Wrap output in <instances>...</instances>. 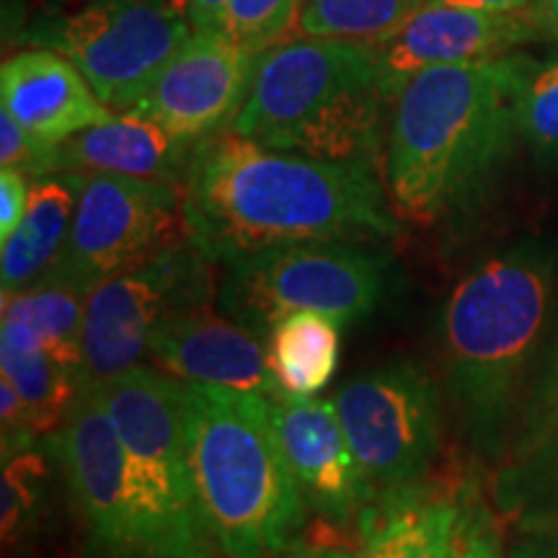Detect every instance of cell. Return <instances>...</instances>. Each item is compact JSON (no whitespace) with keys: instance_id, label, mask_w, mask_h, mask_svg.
Returning a JSON list of instances; mask_svg holds the SVG:
<instances>
[{"instance_id":"1","label":"cell","mask_w":558,"mask_h":558,"mask_svg":"<svg viewBox=\"0 0 558 558\" xmlns=\"http://www.w3.org/2000/svg\"><path fill=\"white\" fill-rule=\"evenodd\" d=\"M181 213L184 235L209 264L295 243H378L401 233L380 171L271 150L230 130L194 150Z\"/></svg>"},{"instance_id":"2","label":"cell","mask_w":558,"mask_h":558,"mask_svg":"<svg viewBox=\"0 0 558 558\" xmlns=\"http://www.w3.org/2000/svg\"><path fill=\"white\" fill-rule=\"evenodd\" d=\"M525 54L439 65L414 75L393 101L383 181L414 226L465 215L512 156Z\"/></svg>"},{"instance_id":"3","label":"cell","mask_w":558,"mask_h":558,"mask_svg":"<svg viewBox=\"0 0 558 558\" xmlns=\"http://www.w3.org/2000/svg\"><path fill=\"white\" fill-rule=\"evenodd\" d=\"M393 107L375 47L290 37L259 54L230 132L264 148L383 173Z\"/></svg>"},{"instance_id":"4","label":"cell","mask_w":558,"mask_h":558,"mask_svg":"<svg viewBox=\"0 0 558 558\" xmlns=\"http://www.w3.org/2000/svg\"><path fill=\"white\" fill-rule=\"evenodd\" d=\"M556 256L525 241L484 259L452 288L439 318L442 365L465 435L501 448L527 362L546 329Z\"/></svg>"},{"instance_id":"5","label":"cell","mask_w":558,"mask_h":558,"mask_svg":"<svg viewBox=\"0 0 558 558\" xmlns=\"http://www.w3.org/2000/svg\"><path fill=\"white\" fill-rule=\"evenodd\" d=\"M184 435L202 512L226 558H275L305 525V499L264 393L184 383Z\"/></svg>"},{"instance_id":"6","label":"cell","mask_w":558,"mask_h":558,"mask_svg":"<svg viewBox=\"0 0 558 558\" xmlns=\"http://www.w3.org/2000/svg\"><path fill=\"white\" fill-rule=\"evenodd\" d=\"M99 390L120 432L140 558H215L184 435V386L137 365Z\"/></svg>"},{"instance_id":"7","label":"cell","mask_w":558,"mask_h":558,"mask_svg":"<svg viewBox=\"0 0 558 558\" xmlns=\"http://www.w3.org/2000/svg\"><path fill=\"white\" fill-rule=\"evenodd\" d=\"M222 267V313L267 339L290 313H320L341 326L369 316L386 288L388 259L365 243H295Z\"/></svg>"},{"instance_id":"8","label":"cell","mask_w":558,"mask_h":558,"mask_svg":"<svg viewBox=\"0 0 558 558\" xmlns=\"http://www.w3.org/2000/svg\"><path fill=\"white\" fill-rule=\"evenodd\" d=\"M192 32L186 11L173 0H86L37 21L29 41L65 54L99 99L122 114L148 94Z\"/></svg>"},{"instance_id":"9","label":"cell","mask_w":558,"mask_h":558,"mask_svg":"<svg viewBox=\"0 0 558 558\" xmlns=\"http://www.w3.org/2000/svg\"><path fill=\"white\" fill-rule=\"evenodd\" d=\"M209 267L184 235L96 284L83 318L81 388L101 386L143 365L153 333L166 318L209 305L215 292Z\"/></svg>"},{"instance_id":"10","label":"cell","mask_w":558,"mask_h":558,"mask_svg":"<svg viewBox=\"0 0 558 558\" xmlns=\"http://www.w3.org/2000/svg\"><path fill=\"white\" fill-rule=\"evenodd\" d=\"M333 407L373 492L407 488L427 473L442 435V401L418 362L357 373L337 390Z\"/></svg>"},{"instance_id":"11","label":"cell","mask_w":558,"mask_h":558,"mask_svg":"<svg viewBox=\"0 0 558 558\" xmlns=\"http://www.w3.org/2000/svg\"><path fill=\"white\" fill-rule=\"evenodd\" d=\"M181 202L184 186L169 181L86 173L65 248L47 275L90 292L179 241Z\"/></svg>"},{"instance_id":"12","label":"cell","mask_w":558,"mask_h":558,"mask_svg":"<svg viewBox=\"0 0 558 558\" xmlns=\"http://www.w3.org/2000/svg\"><path fill=\"white\" fill-rule=\"evenodd\" d=\"M52 442L78 518L81 558H140L120 432L99 390H78Z\"/></svg>"},{"instance_id":"13","label":"cell","mask_w":558,"mask_h":558,"mask_svg":"<svg viewBox=\"0 0 558 558\" xmlns=\"http://www.w3.org/2000/svg\"><path fill=\"white\" fill-rule=\"evenodd\" d=\"M259 52L220 29H194L148 94L130 111L158 122L184 143L220 135L246 101Z\"/></svg>"},{"instance_id":"14","label":"cell","mask_w":558,"mask_h":558,"mask_svg":"<svg viewBox=\"0 0 558 558\" xmlns=\"http://www.w3.org/2000/svg\"><path fill=\"white\" fill-rule=\"evenodd\" d=\"M533 39H541V34L525 11L492 13L427 0L375 52L396 101L422 70L505 58Z\"/></svg>"},{"instance_id":"15","label":"cell","mask_w":558,"mask_h":558,"mask_svg":"<svg viewBox=\"0 0 558 558\" xmlns=\"http://www.w3.org/2000/svg\"><path fill=\"white\" fill-rule=\"evenodd\" d=\"M269 401L284 456L305 505L333 522L352 518L375 492L349 448L333 401L298 399L288 393Z\"/></svg>"},{"instance_id":"16","label":"cell","mask_w":558,"mask_h":558,"mask_svg":"<svg viewBox=\"0 0 558 558\" xmlns=\"http://www.w3.org/2000/svg\"><path fill=\"white\" fill-rule=\"evenodd\" d=\"M148 357L184 383L248 390L269 399L282 396L259 333L233 318L215 316L207 305L166 318L153 333Z\"/></svg>"},{"instance_id":"17","label":"cell","mask_w":558,"mask_h":558,"mask_svg":"<svg viewBox=\"0 0 558 558\" xmlns=\"http://www.w3.org/2000/svg\"><path fill=\"white\" fill-rule=\"evenodd\" d=\"M0 109L47 145L109 122L111 111L65 54L29 47L0 68Z\"/></svg>"},{"instance_id":"18","label":"cell","mask_w":558,"mask_h":558,"mask_svg":"<svg viewBox=\"0 0 558 558\" xmlns=\"http://www.w3.org/2000/svg\"><path fill=\"white\" fill-rule=\"evenodd\" d=\"M197 145L184 143L137 111L68 137L54 148V173H114V177L169 181L184 186Z\"/></svg>"},{"instance_id":"19","label":"cell","mask_w":558,"mask_h":558,"mask_svg":"<svg viewBox=\"0 0 558 558\" xmlns=\"http://www.w3.org/2000/svg\"><path fill=\"white\" fill-rule=\"evenodd\" d=\"M86 173L60 171L32 181L24 220L3 241L0 279L3 292L29 288L54 267L65 248Z\"/></svg>"},{"instance_id":"20","label":"cell","mask_w":558,"mask_h":558,"mask_svg":"<svg viewBox=\"0 0 558 558\" xmlns=\"http://www.w3.org/2000/svg\"><path fill=\"white\" fill-rule=\"evenodd\" d=\"M460 501L427 497L416 488L383 494V505L362 518L360 558H450Z\"/></svg>"},{"instance_id":"21","label":"cell","mask_w":558,"mask_h":558,"mask_svg":"<svg viewBox=\"0 0 558 558\" xmlns=\"http://www.w3.org/2000/svg\"><path fill=\"white\" fill-rule=\"evenodd\" d=\"M0 369L19 390L34 435H54L78 396V378L41 347L24 320L5 316L0 326Z\"/></svg>"},{"instance_id":"22","label":"cell","mask_w":558,"mask_h":558,"mask_svg":"<svg viewBox=\"0 0 558 558\" xmlns=\"http://www.w3.org/2000/svg\"><path fill=\"white\" fill-rule=\"evenodd\" d=\"M339 326L320 313H290L271 326L269 367L282 393L313 399L329 386L339 367Z\"/></svg>"},{"instance_id":"23","label":"cell","mask_w":558,"mask_h":558,"mask_svg":"<svg viewBox=\"0 0 558 558\" xmlns=\"http://www.w3.org/2000/svg\"><path fill=\"white\" fill-rule=\"evenodd\" d=\"M88 292L45 275L29 288L3 292V316L24 320L41 347L78 378L83 362V318ZM81 383V380H78Z\"/></svg>"},{"instance_id":"24","label":"cell","mask_w":558,"mask_h":558,"mask_svg":"<svg viewBox=\"0 0 558 558\" xmlns=\"http://www.w3.org/2000/svg\"><path fill=\"white\" fill-rule=\"evenodd\" d=\"M427 0H308L295 37L378 47Z\"/></svg>"},{"instance_id":"25","label":"cell","mask_w":558,"mask_h":558,"mask_svg":"<svg viewBox=\"0 0 558 558\" xmlns=\"http://www.w3.org/2000/svg\"><path fill=\"white\" fill-rule=\"evenodd\" d=\"M47 481H50V465H47V456L37 450H26L3 460V486H0L3 525L0 530H3L5 550H21L37 535L47 509Z\"/></svg>"},{"instance_id":"26","label":"cell","mask_w":558,"mask_h":558,"mask_svg":"<svg viewBox=\"0 0 558 558\" xmlns=\"http://www.w3.org/2000/svg\"><path fill=\"white\" fill-rule=\"evenodd\" d=\"M518 128L543 163H558V58L527 62L518 94Z\"/></svg>"},{"instance_id":"27","label":"cell","mask_w":558,"mask_h":558,"mask_svg":"<svg viewBox=\"0 0 558 558\" xmlns=\"http://www.w3.org/2000/svg\"><path fill=\"white\" fill-rule=\"evenodd\" d=\"M305 3L308 0H230L218 29L262 54L295 37Z\"/></svg>"},{"instance_id":"28","label":"cell","mask_w":558,"mask_h":558,"mask_svg":"<svg viewBox=\"0 0 558 558\" xmlns=\"http://www.w3.org/2000/svg\"><path fill=\"white\" fill-rule=\"evenodd\" d=\"M54 148L41 143L24 124L13 120L9 111L0 109V166L21 171L24 177L41 179L54 173Z\"/></svg>"},{"instance_id":"29","label":"cell","mask_w":558,"mask_h":558,"mask_svg":"<svg viewBox=\"0 0 558 558\" xmlns=\"http://www.w3.org/2000/svg\"><path fill=\"white\" fill-rule=\"evenodd\" d=\"M450 558H505L497 525L478 499L460 501Z\"/></svg>"},{"instance_id":"30","label":"cell","mask_w":558,"mask_h":558,"mask_svg":"<svg viewBox=\"0 0 558 558\" xmlns=\"http://www.w3.org/2000/svg\"><path fill=\"white\" fill-rule=\"evenodd\" d=\"M32 197V179L21 171H0V243L24 220Z\"/></svg>"},{"instance_id":"31","label":"cell","mask_w":558,"mask_h":558,"mask_svg":"<svg viewBox=\"0 0 558 558\" xmlns=\"http://www.w3.org/2000/svg\"><path fill=\"white\" fill-rule=\"evenodd\" d=\"M230 0H186L184 11L194 29H218Z\"/></svg>"},{"instance_id":"32","label":"cell","mask_w":558,"mask_h":558,"mask_svg":"<svg viewBox=\"0 0 558 558\" xmlns=\"http://www.w3.org/2000/svg\"><path fill=\"white\" fill-rule=\"evenodd\" d=\"M525 13L541 37L558 41V0H530Z\"/></svg>"},{"instance_id":"33","label":"cell","mask_w":558,"mask_h":558,"mask_svg":"<svg viewBox=\"0 0 558 558\" xmlns=\"http://www.w3.org/2000/svg\"><path fill=\"white\" fill-rule=\"evenodd\" d=\"M275 558H360V556L349 554V550L337 548V546H320V543L295 541L284 550H279Z\"/></svg>"},{"instance_id":"34","label":"cell","mask_w":558,"mask_h":558,"mask_svg":"<svg viewBox=\"0 0 558 558\" xmlns=\"http://www.w3.org/2000/svg\"><path fill=\"white\" fill-rule=\"evenodd\" d=\"M509 558H558V535H535L520 541Z\"/></svg>"},{"instance_id":"35","label":"cell","mask_w":558,"mask_h":558,"mask_svg":"<svg viewBox=\"0 0 558 558\" xmlns=\"http://www.w3.org/2000/svg\"><path fill=\"white\" fill-rule=\"evenodd\" d=\"M538 403H541L543 414H546L548 422H554V418L558 416V349L554 354V362H550L546 378H543Z\"/></svg>"},{"instance_id":"36","label":"cell","mask_w":558,"mask_h":558,"mask_svg":"<svg viewBox=\"0 0 558 558\" xmlns=\"http://www.w3.org/2000/svg\"><path fill=\"white\" fill-rule=\"evenodd\" d=\"M439 3H452V5H463V9L492 11V13H514V11H525L530 0H439Z\"/></svg>"},{"instance_id":"37","label":"cell","mask_w":558,"mask_h":558,"mask_svg":"<svg viewBox=\"0 0 558 558\" xmlns=\"http://www.w3.org/2000/svg\"><path fill=\"white\" fill-rule=\"evenodd\" d=\"M548 427H556L558 429V416L554 418V422H548Z\"/></svg>"},{"instance_id":"38","label":"cell","mask_w":558,"mask_h":558,"mask_svg":"<svg viewBox=\"0 0 558 558\" xmlns=\"http://www.w3.org/2000/svg\"><path fill=\"white\" fill-rule=\"evenodd\" d=\"M173 3H179V5H181V9H184V3H186V0H173Z\"/></svg>"}]
</instances>
